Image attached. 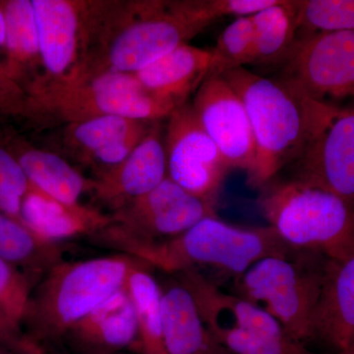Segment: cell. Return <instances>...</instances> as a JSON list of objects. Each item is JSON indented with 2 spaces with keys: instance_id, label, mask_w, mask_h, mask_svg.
<instances>
[{
  "instance_id": "obj_1",
  "label": "cell",
  "mask_w": 354,
  "mask_h": 354,
  "mask_svg": "<svg viewBox=\"0 0 354 354\" xmlns=\"http://www.w3.org/2000/svg\"><path fill=\"white\" fill-rule=\"evenodd\" d=\"M245 106L256 145L255 164L247 176L264 187L299 160L335 106L316 101L292 84L239 67L221 74Z\"/></svg>"
},
{
  "instance_id": "obj_2",
  "label": "cell",
  "mask_w": 354,
  "mask_h": 354,
  "mask_svg": "<svg viewBox=\"0 0 354 354\" xmlns=\"http://www.w3.org/2000/svg\"><path fill=\"white\" fill-rule=\"evenodd\" d=\"M201 31L179 1L104 2L92 41L97 51L73 79L104 71L136 73Z\"/></svg>"
},
{
  "instance_id": "obj_3",
  "label": "cell",
  "mask_w": 354,
  "mask_h": 354,
  "mask_svg": "<svg viewBox=\"0 0 354 354\" xmlns=\"http://www.w3.org/2000/svg\"><path fill=\"white\" fill-rule=\"evenodd\" d=\"M123 252L169 274L212 268L235 278L258 261L295 252L271 227H241L216 216L167 241L138 244Z\"/></svg>"
},
{
  "instance_id": "obj_4",
  "label": "cell",
  "mask_w": 354,
  "mask_h": 354,
  "mask_svg": "<svg viewBox=\"0 0 354 354\" xmlns=\"http://www.w3.org/2000/svg\"><path fill=\"white\" fill-rule=\"evenodd\" d=\"M260 190L269 227L291 248L333 260L353 252L354 209L341 198L290 179Z\"/></svg>"
},
{
  "instance_id": "obj_5",
  "label": "cell",
  "mask_w": 354,
  "mask_h": 354,
  "mask_svg": "<svg viewBox=\"0 0 354 354\" xmlns=\"http://www.w3.org/2000/svg\"><path fill=\"white\" fill-rule=\"evenodd\" d=\"M138 261L120 254L58 263L46 272L38 292L32 297L26 320L46 337L68 334L93 310L124 288Z\"/></svg>"
},
{
  "instance_id": "obj_6",
  "label": "cell",
  "mask_w": 354,
  "mask_h": 354,
  "mask_svg": "<svg viewBox=\"0 0 354 354\" xmlns=\"http://www.w3.org/2000/svg\"><path fill=\"white\" fill-rule=\"evenodd\" d=\"M36 95L44 111L68 123L108 115L156 122L179 108L149 92L135 74L123 72L43 83Z\"/></svg>"
},
{
  "instance_id": "obj_7",
  "label": "cell",
  "mask_w": 354,
  "mask_h": 354,
  "mask_svg": "<svg viewBox=\"0 0 354 354\" xmlns=\"http://www.w3.org/2000/svg\"><path fill=\"white\" fill-rule=\"evenodd\" d=\"M309 254L264 258L235 278L237 297L264 310L297 341L309 337L325 263L314 265Z\"/></svg>"
},
{
  "instance_id": "obj_8",
  "label": "cell",
  "mask_w": 354,
  "mask_h": 354,
  "mask_svg": "<svg viewBox=\"0 0 354 354\" xmlns=\"http://www.w3.org/2000/svg\"><path fill=\"white\" fill-rule=\"evenodd\" d=\"M213 216L216 203L191 194L167 176L150 192L116 209L111 225L97 235L123 250L172 239Z\"/></svg>"
},
{
  "instance_id": "obj_9",
  "label": "cell",
  "mask_w": 354,
  "mask_h": 354,
  "mask_svg": "<svg viewBox=\"0 0 354 354\" xmlns=\"http://www.w3.org/2000/svg\"><path fill=\"white\" fill-rule=\"evenodd\" d=\"M278 78L316 101L354 97V30L297 37Z\"/></svg>"
},
{
  "instance_id": "obj_10",
  "label": "cell",
  "mask_w": 354,
  "mask_h": 354,
  "mask_svg": "<svg viewBox=\"0 0 354 354\" xmlns=\"http://www.w3.org/2000/svg\"><path fill=\"white\" fill-rule=\"evenodd\" d=\"M32 6L41 64L50 77L48 82L71 78L87 57L101 2L32 0Z\"/></svg>"
},
{
  "instance_id": "obj_11",
  "label": "cell",
  "mask_w": 354,
  "mask_h": 354,
  "mask_svg": "<svg viewBox=\"0 0 354 354\" xmlns=\"http://www.w3.org/2000/svg\"><path fill=\"white\" fill-rule=\"evenodd\" d=\"M164 142L167 177L191 194L216 203L230 169L192 104L186 102L169 116Z\"/></svg>"
},
{
  "instance_id": "obj_12",
  "label": "cell",
  "mask_w": 354,
  "mask_h": 354,
  "mask_svg": "<svg viewBox=\"0 0 354 354\" xmlns=\"http://www.w3.org/2000/svg\"><path fill=\"white\" fill-rule=\"evenodd\" d=\"M288 169L290 180L332 193L354 209V108L334 106L304 155Z\"/></svg>"
},
{
  "instance_id": "obj_13",
  "label": "cell",
  "mask_w": 354,
  "mask_h": 354,
  "mask_svg": "<svg viewBox=\"0 0 354 354\" xmlns=\"http://www.w3.org/2000/svg\"><path fill=\"white\" fill-rule=\"evenodd\" d=\"M198 120L230 169L253 171L256 145L250 118L234 88L221 74L209 73L192 104Z\"/></svg>"
},
{
  "instance_id": "obj_14",
  "label": "cell",
  "mask_w": 354,
  "mask_h": 354,
  "mask_svg": "<svg viewBox=\"0 0 354 354\" xmlns=\"http://www.w3.org/2000/svg\"><path fill=\"white\" fill-rule=\"evenodd\" d=\"M167 176L165 142L153 123L138 146L120 164L104 169L90 179V192L115 211L128 202L150 192Z\"/></svg>"
},
{
  "instance_id": "obj_15",
  "label": "cell",
  "mask_w": 354,
  "mask_h": 354,
  "mask_svg": "<svg viewBox=\"0 0 354 354\" xmlns=\"http://www.w3.org/2000/svg\"><path fill=\"white\" fill-rule=\"evenodd\" d=\"M309 337H319L341 353L354 348V251L341 260L326 258Z\"/></svg>"
},
{
  "instance_id": "obj_16",
  "label": "cell",
  "mask_w": 354,
  "mask_h": 354,
  "mask_svg": "<svg viewBox=\"0 0 354 354\" xmlns=\"http://www.w3.org/2000/svg\"><path fill=\"white\" fill-rule=\"evenodd\" d=\"M178 279L189 288L203 319L213 334L241 330L255 334L288 335L271 315L236 295H230L198 271L179 272Z\"/></svg>"
},
{
  "instance_id": "obj_17",
  "label": "cell",
  "mask_w": 354,
  "mask_h": 354,
  "mask_svg": "<svg viewBox=\"0 0 354 354\" xmlns=\"http://www.w3.org/2000/svg\"><path fill=\"white\" fill-rule=\"evenodd\" d=\"M20 221L37 236L58 243L80 235L100 234L113 218L80 203L59 201L31 185L21 206Z\"/></svg>"
},
{
  "instance_id": "obj_18",
  "label": "cell",
  "mask_w": 354,
  "mask_h": 354,
  "mask_svg": "<svg viewBox=\"0 0 354 354\" xmlns=\"http://www.w3.org/2000/svg\"><path fill=\"white\" fill-rule=\"evenodd\" d=\"M148 121L121 116H100L69 123L65 138L69 147L84 158L104 165V169L120 164L150 131Z\"/></svg>"
},
{
  "instance_id": "obj_19",
  "label": "cell",
  "mask_w": 354,
  "mask_h": 354,
  "mask_svg": "<svg viewBox=\"0 0 354 354\" xmlns=\"http://www.w3.org/2000/svg\"><path fill=\"white\" fill-rule=\"evenodd\" d=\"M211 65V51L186 43L134 74L156 97L181 106L188 95L201 85Z\"/></svg>"
},
{
  "instance_id": "obj_20",
  "label": "cell",
  "mask_w": 354,
  "mask_h": 354,
  "mask_svg": "<svg viewBox=\"0 0 354 354\" xmlns=\"http://www.w3.org/2000/svg\"><path fill=\"white\" fill-rule=\"evenodd\" d=\"M162 334L169 354H211L218 342L205 323L196 300L183 281L162 288Z\"/></svg>"
},
{
  "instance_id": "obj_21",
  "label": "cell",
  "mask_w": 354,
  "mask_h": 354,
  "mask_svg": "<svg viewBox=\"0 0 354 354\" xmlns=\"http://www.w3.org/2000/svg\"><path fill=\"white\" fill-rule=\"evenodd\" d=\"M68 334L104 348H122L138 341V324L127 290L122 288L93 310Z\"/></svg>"
},
{
  "instance_id": "obj_22",
  "label": "cell",
  "mask_w": 354,
  "mask_h": 354,
  "mask_svg": "<svg viewBox=\"0 0 354 354\" xmlns=\"http://www.w3.org/2000/svg\"><path fill=\"white\" fill-rule=\"evenodd\" d=\"M254 28L252 64H278L297 38V0H277L251 16Z\"/></svg>"
},
{
  "instance_id": "obj_23",
  "label": "cell",
  "mask_w": 354,
  "mask_h": 354,
  "mask_svg": "<svg viewBox=\"0 0 354 354\" xmlns=\"http://www.w3.org/2000/svg\"><path fill=\"white\" fill-rule=\"evenodd\" d=\"M148 267L139 260L130 271L124 288L134 307L143 353L169 354L162 334V288Z\"/></svg>"
},
{
  "instance_id": "obj_24",
  "label": "cell",
  "mask_w": 354,
  "mask_h": 354,
  "mask_svg": "<svg viewBox=\"0 0 354 354\" xmlns=\"http://www.w3.org/2000/svg\"><path fill=\"white\" fill-rule=\"evenodd\" d=\"M18 160L31 185L59 201L77 204L90 189V179L57 153L31 149Z\"/></svg>"
},
{
  "instance_id": "obj_25",
  "label": "cell",
  "mask_w": 354,
  "mask_h": 354,
  "mask_svg": "<svg viewBox=\"0 0 354 354\" xmlns=\"http://www.w3.org/2000/svg\"><path fill=\"white\" fill-rule=\"evenodd\" d=\"M57 242L41 239L22 221L0 213V258L31 271L48 272L62 262Z\"/></svg>"
},
{
  "instance_id": "obj_26",
  "label": "cell",
  "mask_w": 354,
  "mask_h": 354,
  "mask_svg": "<svg viewBox=\"0 0 354 354\" xmlns=\"http://www.w3.org/2000/svg\"><path fill=\"white\" fill-rule=\"evenodd\" d=\"M3 8L6 17V77L19 76L25 70L41 64L38 32L30 0H11Z\"/></svg>"
},
{
  "instance_id": "obj_27",
  "label": "cell",
  "mask_w": 354,
  "mask_h": 354,
  "mask_svg": "<svg viewBox=\"0 0 354 354\" xmlns=\"http://www.w3.org/2000/svg\"><path fill=\"white\" fill-rule=\"evenodd\" d=\"M297 37L354 30V0H297Z\"/></svg>"
},
{
  "instance_id": "obj_28",
  "label": "cell",
  "mask_w": 354,
  "mask_h": 354,
  "mask_svg": "<svg viewBox=\"0 0 354 354\" xmlns=\"http://www.w3.org/2000/svg\"><path fill=\"white\" fill-rule=\"evenodd\" d=\"M254 28L251 16L236 18L221 32L211 50L209 73L223 74L230 70L252 64Z\"/></svg>"
},
{
  "instance_id": "obj_29",
  "label": "cell",
  "mask_w": 354,
  "mask_h": 354,
  "mask_svg": "<svg viewBox=\"0 0 354 354\" xmlns=\"http://www.w3.org/2000/svg\"><path fill=\"white\" fill-rule=\"evenodd\" d=\"M31 283L17 267L0 258V308L20 324L31 305Z\"/></svg>"
},
{
  "instance_id": "obj_30",
  "label": "cell",
  "mask_w": 354,
  "mask_h": 354,
  "mask_svg": "<svg viewBox=\"0 0 354 354\" xmlns=\"http://www.w3.org/2000/svg\"><path fill=\"white\" fill-rule=\"evenodd\" d=\"M30 186L19 160L0 148V213L20 221L21 206Z\"/></svg>"
},
{
  "instance_id": "obj_31",
  "label": "cell",
  "mask_w": 354,
  "mask_h": 354,
  "mask_svg": "<svg viewBox=\"0 0 354 354\" xmlns=\"http://www.w3.org/2000/svg\"><path fill=\"white\" fill-rule=\"evenodd\" d=\"M0 342L12 348L32 351V344L21 330L20 324L7 315L0 308Z\"/></svg>"
},
{
  "instance_id": "obj_32",
  "label": "cell",
  "mask_w": 354,
  "mask_h": 354,
  "mask_svg": "<svg viewBox=\"0 0 354 354\" xmlns=\"http://www.w3.org/2000/svg\"><path fill=\"white\" fill-rule=\"evenodd\" d=\"M6 27L3 8L0 6V51L6 50Z\"/></svg>"
}]
</instances>
